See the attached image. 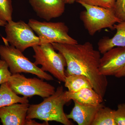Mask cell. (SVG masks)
<instances>
[{"instance_id": "20", "label": "cell", "mask_w": 125, "mask_h": 125, "mask_svg": "<svg viewBox=\"0 0 125 125\" xmlns=\"http://www.w3.org/2000/svg\"><path fill=\"white\" fill-rule=\"evenodd\" d=\"M115 121L116 125H125V103L117 105L115 111Z\"/></svg>"}, {"instance_id": "13", "label": "cell", "mask_w": 125, "mask_h": 125, "mask_svg": "<svg viewBox=\"0 0 125 125\" xmlns=\"http://www.w3.org/2000/svg\"><path fill=\"white\" fill-rule=\"evenodd\" d=\"M114 28L116 32L112 38L105 37L99 41L98 49L101 54L115 47H125V21L115 24Z\"/></svg>"}, {"instance_id": "16", "label": "cell", "mask_w": 125, "mask_h": 125, "mask_svg": "<svg viewBox=\"0 0 125 125\" xmlns=\"http://www.w3.org/2000/svg\"><path fill=\"white\" fill-rule=\"evenodd\" d=\"M65 86L70 93H75L85 88H93V85L88 78L83 75H71L66 76Z\"/></svg>"}, {"instance_id": "11", "label": "cell", "mask_w": 125, "mask_h": 125, "mask_svg": "<svg viewBox=\"0 0 125 125\" xmlns=\"http://www.w3.org/2000/svg\"><path fill=\"white\" fill-rule=\"evenodd\" d=\"M29 105L17 103L0 108V119L3 125H28L26 119Z\"/></svg>"}, {"instance_id": "1", "label": "cell", "mask_w": 125, "mask_h": 125, "mask_svg": "<svg viewBox=\"0 0 125 125\" xmlns=\"http://www.w3.org/2000/svg\"><path fill=\"white\" fill-rule=\"evenodd\" d=\"M55 50L64 56L66 62V76L78 75L85 76L93 85V89L104 98L108 82L106 76L100 73V52L94 49L93 44L51 43Z\"/></svg>"}, {"instance_id": "9", "label": "cell", "mask_w": 125, "mask_h": 125, "mask_svg": "<svg viewBox=\"0 0 125 125\" xmlns=\"http://www.w3.org/2000/svg\"><path fill=\"white\" fill-rule=\"evenodd\" d=\"M103 54L99 62L101 74L115 76L125 65V47H115Z\"/></svg>"}, {"instance_id": "7", "label": "cell", "mask_w": 125, "mask_h": 125, "mask_svg": "<svg viewBox=\"0 0 125 125\" xmlns=\"http://www.w3.org/2000/svg\"><path fill=\"white\" fill-rule=\"evenodd\" d=\"M28 24L37 34L40 39V44L52 43L71 44L78 43L75 39L68 34L69 28L64 23L40 22L31 19Z\"/></svg>"}, {"instance_id": "4", "label": "cell", "mask_w": 125, "mask_h": 125, "mask_svg": "<svg viewBox=\"0 0 125 125\" xmlns=\"http://www.w3.org/2000/svg\"><path fill=\"white\" fill-rule=\"evenodd\" d=\"M0 56L5 61L11 74L24 73L35 75L47 81L53 80V77L43 71L34 62L25 56L22 52L9 43L0 45Z\"/></svg>"}, {"instance_id": "22", "label": "cell", "mask_w": 125, "mask_h": 125, "mask_svg": "<svg viewBox=\"0 0 125 125\" xmlns=\"http://www.w3.org/2000/svg\"><path fill=\"white\" fill-rule=\"evenodd\" d=\"M114 9L116 15L121 22L125 21V0H116Z\"/></svg>"}, {"instance_id": "17", "label": "cell", "mask_w": 125, "mask_h": 125, "mask_svg": "<svg viewBox=\"0 0 125 125\" xmlns=\"http://www.w3.org/2000/svg\"><path fill=\"white\" fill-rule=\"evenodd\" d=\"M115 110L104 106L96 113L92 125H116Z\"/></svg>"}, {"instance_id": "18", "label": "cell", "mask_w": 125, "mask_h": 125, "mask_svg": "<svg viewBox=\"0 0 125 125\" xmlns=\"http://www.w3.org/2000/svg\"><path fill=\"white\" fill-rule=\"evenodd\" d=\"M11 0H0V19L8 22L12 20Z\"/></svg>"}, {"instance_id": "19", "label": "cell", "mask_w": 125, "mask_h": 125, "mask_svg": "<svg viewBox=\"0 0 125 125\" xmlns=\"http://www.w3.org/2000/svg\"><path fill=\"white\" fill-rule=\"evenodd\" d=\"M116 0H77L78 3L97 6L105 9H114Z\"/></svg>"}, {"instance_id": "5", "label": "cell", "mask_w": 125, "mask_h": 125, "mask_svg": "<svg viewBox=\"0 0 125 125\" xmlns=\"http://www.w3.org/2000/svg\"><path fill=\"white\" fill-rule=\"evenodd\" d=\"M79 4L85 9L81 13V20L90 36H94L104 29L114 30L116 23L121 22L116 15L114 9H105L83 3Z\"/></svg>"}, {"instance_id": "3", "label": "cell", "mask_w": 125, "mask_h": 125, "mask_svg": "<svg viewBox=\"0 0 125 125\" xmlns=\"http://www.w3.org/2000/svg\"><path fill=\"white\" fill-rule=\"evenodd\" d=\"M34 52V63L41 65L43 71L49 72L61 82L64 83L66 62L64 56L57 53L51 43H42L32 47Z\"/></svg>"}, {"instance_id": "26", "label": "cell", "mask_w": 125, "mask_h": 125, "mask_svg": "<svg viewBox=\"0 0 125 125\" xmlns=\"http://www.w3.org/2000/svg\"></svg>"}, {"instance_id": "21", "label": "cell", "mask_w": 125, "mask_h": 125, "mask_svg": "<svg viewBox=\"0 0 125 125\" xmlns=\"http://www.w3.org/2000/svg\"><path fill=\"white\" fill-rule=\"evenodd\" d=\"M11 74L6 62L0 60V84L7 82Z\"/></svg>"}, {"instance_id": "10", "label": "cell", "mask_w": 125, "mask_h": 125, "mask_svg": "<svg viewBox=\"0 0 125 125\" xmlns=\"http://www.w3.org/2000/svg\"><path fill=\"white\" fill-rule=\"evenodd\" d=\"M29 2L37 15L48 21L64 12L65 4L63 0H29Z\"/></svg>"}, {"instance_id": "24", "label": "cell", "mask_w": 125, "mask_h": 125, "mask_svg": "<svg viewBox=\"0 0 125 125\" xmlns=\"http://www.w3.org/2000/svg\"><path fill=\"white\" fill-rule=\"evenodd\" d=\"M65 4H73L74 2L76 1L77 0H63Z\"/></svg>"}, {"instance_id": "15", "label": "cell", "mask_w": 125, "mask_h": 125, "mask_svg": "<svg viewBox=\"0 0 125 125\" xmlns=\"http://www.w3.org/2000/svg\"><path fill=\"white\" fill-rule=\"evenodd\" d=\"M27 97L18 96L9 87L7 82L3 83L0 87V108L15 103H28Z\"/></svg>"}, {"instance_id": "6", "label": "cell", "mask_w": 125, "mask_h": 125, "mask_svg": "<svg viewBox=\"0 0 125 125\" xmlns=\"http://www.w3.org/2000/svg\"><path fill=\"white\" fill-rule=\"evenodd\" d=\"M7 83L16 94L28 98L38 96L44 98L51 96L56 91L54 86L43 80L27 78L20 73L12 74Z\"/></svg>"}, {"instance_id": "2", "label": "cell", "mask_w": 125, "mask_h": 125, "mask_svg": "<svg viewBox=\"0 0 125 125\" xmlns=\"http://www.w3.org/2000/svg\"><path fill=\"white\" fill-rule=\"evenodd\" d=\"M62 86L57 87L53 94L44 98L42 103L29 105L26 119H38L48 123L56 121L64 125H72L64 112V107L67 102Z\"/></svg>"}, {"instance_id": "14", "label": "cell", "mask_w": 125, "mask_h": 125, "mask_svg": "<svg viewBox=\"0 0 125 125\" xmlns=\"http://www.w3.org/2000/svg\"><path fill=\"white\" fill-rule=\"evenodd\" d=\"M64 94L68 102L72 100L82 105L97 106L103 102V99L93 88H85L75 93L65 91Z\"/></svg>"}, {"instance_id": "8", "label": "cell", "mask_w": 125, "mask_h": 125, "mask_svg": "<svg viewBox=\"0 0 125 125\" xmlns=\"http://www.w3.org/2000/svg\"><path fill=\"white\" fill-rule=\"evenodd\" d=\"M5 27L6 37L2 38L5 44L10 43L22 52L41 43L39 37L35 35L29 24L24 21L12 20L8 22Z\"/></svg>"}, {"instance_id": "25", "label": "cell", "mask_w": 125, "mask_h": 125, "mask_svg": "<svg viewBox=\"0 0 125 125\" xmlns=\"http://www.w3.org/2000/svg\"><path fill=\"white\" fill-rule=\"evenodd\" d=\"M7 22L5 21H3L1 20L0 19V26H2V27H5L6 25L7 24Z\"/></svg>"}, {"instance_id": "23", "label": "cell", "mask_w": 125, "mask_h": 125, "mask_svg": "<svg viewBox=\"0 0 125 125\" xmlns=\"http://www.w3.org/2000/svg\"><path fill=\"white\" fill-rule=\"evenodd\" d=\"M117 78L125 77V65L123 68L115 75Z\"/></svg>"}, {"instance_id": "12", "label": "cell", "mask_w": 125, "mask_h": 125, "mask_svg": "<svg viewBox=\"0 0 125 125\" xmlns=\"http://www.w3.org/2000/svg\"><path fill=\"white\" fill-rule=\"evenodd\" d=\"M74 102V107L66 116L79 125H92L96 113L100 108L104 106L103 103L97 106H92L82 105Z\"/></svg>"}]
</instances>
